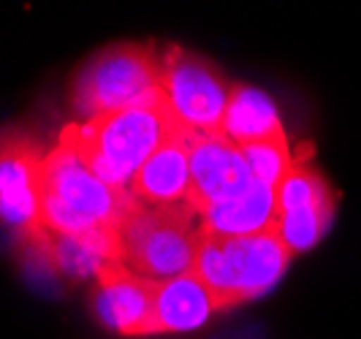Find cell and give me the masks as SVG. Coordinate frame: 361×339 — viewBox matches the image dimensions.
I'll use <instances>...</instances> for the list:
<instances>
[{
    "label": "cell",
    "mask_w": 361,
    "mask_h": 339,
    "mask_svg": "<svg viewBox=\"0 0 361 339\" xmlns=\"http://www.w3.org/2000/svg\"><path fill=\"white\" fill-rule=\"evenodd\" d=\"M180 130L182 125L161 92L139 106L66 123L57 139L68 144L104 182L128 187L136 171Z\"/></svg>",
    "instance_id": "cell-1"
},
{
    "label": "cell",
    "mask_w": 361,
    "mask_h": 339,
    "mask_svg": "<svg viewBox=\"0 0 361 339\" xmlns=\"http://www.w3.org/2000/svg\"><path fill=\"white\" fill-rule=\"evenodd\" d=\"M136 198L128 187H114L92 171L66 142L47 149L41 228L49 233H85L95 228H123Z\"/></svg>",
    "instance_id": "cell-2"
},
{
    "label": "cell",
    "mask_w": 361,
    "mask_h": 339,
    "mask_svg": "<svg viewBox=\"0 0 361 339\" xmlns=\"http://www.w3.org/2000/svg\"><path fill=\"white\" fill-rule=\"evenodd\" d=\"M293 252L280 233L255 236H204L193 274L209 288L217 312L264 296L286 274Z\"/></svg>",
    "instance_id": "cell-3"
},
{
    "label": "cell",
    "mask_w": 361,
    "mask_h": 339,
    "mask_svg": "<svg viewBox=\"0 0 361 339\" xmlns=\"http://www.w3.org/2000/svg\"><path fill=\"white\" fill-rule=\"evenodd\" d=\"M163 52L152 41L111 44L79 68L71 85V104L82 120L120 111L161 95Z\"/></svg>",
    "instance_id": "cell-4"
},
{
    "label": "cell",
    "mask_w": 361,
    "mask_h": 339,
    "mask_svg": "<svg viewBox=\"0 0 361 339\" xmlns=\"http://www.w3.org/2000/svg\"><path fill=\"white\" fill-rule=\"evenodd\" d=\"M120 236L123 266L139 277L163 283L196 269L207 233L193 207H145L136 201Z\"/></svg>",
    "instance_id": "cell-5"
},
{
    "label": "cell",
    "mask_w": 361,
    "mask_h": 339,
    "mask_svg": "<svg viewBox=\"0 0 361 339\" xmlns=\"http://www.w3.org/2000/svg\"><path fill=\"white\" fill-rule=\"evenodd\" d=\"M231 85L212 60L182 47L163 49L161 87L171 114L185 130L196 136H212L223 128Z\"/></svg>",
    "instance_id": "cell-6"
},
{
    "label": "cell",
    "mask_w": 361,
    "mask_h": 339,
    "mask_svg": "<svg viewBox=\"0 0 361 339\" xmlns=\"http://www.w3.org/2000/svg\"><path fill=\"white\" fill-rule=\"evenodd\" d=\"M47 149L27 133H0V223L17 233L22 247L41 233Z\"/></svg>",
    "instance_id": "cell-7"
},
{
    "label": "cell",
    "mask_w": 361,
    "mask_h": 339,
    "mask_svg": "<svg viewBox=\"0 0 361 339\" xmlns=\"http://www.w3.org/2000/svg\"><path fill=\"white\" fill-rule=\"evenodd\" d=\"M250 185L253 174L236 144L223 133L190 136V204L196 212L236 198Z\"/></svg>",
    "instance_id": "cell-8"
},
{
    "label": "cell",
    "mask_w": 361,
    "mask_h": 339,
    "mask_svg": "<svg viewBox=\"0 0 361 339\" xmlns=\"http://www.w3.org/2000/svg\"><path fill=\"white\" fill-rule=\"evenodd\" d=\"M155 280L139 277L123 264L106 269L95 280V318L120 337H149L155 334Z\"/></svg>",
    "instance_id": "cell-9"
},
{
    "label": "cell",
    "mask_w": 361,
    "mask_h": 339,
    "mask_svg": "<svg viewBox=\"0 0 361 339\" xmlns=\"http://www.w3.org/2000/svg\"><path fill=\"white\" fill-rule=\"evenodd\" d=\"M47 269L71 280H98L106 269L123 264L120 228H95L85 233H49L41 228L27 245Z\"/></svg>",
    "instance_id": "cell-10"
},
{
    "label": "cell",
    "mask_w": 361,
    "mask_h": 339,
    "mask_svg": "<svg viewBox=\"0 0 361 339\" xmlns=\"http://www.w3.org/2000/svg\"><path fill=\"white\" fill-rule=\"evenodd\" d=\"M190 130L174 133L130 179L128 193L145 207L190 204Z\"/></svg>",
    "instance_id": "cell-11"
},
{
    "label": "cell",
    "mask_w": 361,
    "mask_h": 339,
    "mask_svg": "<svg viewBox=\"0 0 361 339\" xmlns=\"http://www.w3.org/2000/svg\"><path fill=\"white\" fill-rule=\"evenodd\" d=\"M217 312V304L209 288L199 277L182 274L174 280H163L155 290V334H180L193 331Z\"/></svg>",
    "instance_id": "cell-12"
},
{
    "label": "cell",
    "mask_w": 361,
    "mask_h": 339,
    "mask_svg": "<svg viewBox=\"0 0 361 339\" xmlns=\"http://www.w3.org/2000/svg\"><path fill=\"white\" fill-rule=\"evenodd\" d=\"M201 228L209 236H255L274 228V187L255 182L223 204L199 214Z\"/></svg>",
    "instance_id": "cell-13"
},
{
    "label": "cell",
    "mask_w": 361,
    "mask_h": 339,
    "mask_svg": "<svg viewBox=\"0 0 361 339\" xmlns=\"http://www.w3.org/2000/svg\"><path fill=\"white\" fill-rule=\"evenodd\" d=\"M220 133L236 147H245V144L267 142L274 136H286V128L277 106L271 104V98L264 90L234 82Z\"/></svg>",
    "instance_id": "cell-14"
},
{
    "label": "cell",
    "mask_w": 361,
    "mask_h": 339,
    "mask_svg": "<svg viewBox=\"0 0 361 339\" xmlns=\"http://www.w3.org/2000/svg\"><path fill=\"white\" fill-rule=\"evenodd\" d=\"M239 149L255 182H264L269 187H277L296 163V152H290L288 147V133L267 139V142L245 144Z\"/></svg>",
    "instance_id": "cell-15"
}]
</instances>
